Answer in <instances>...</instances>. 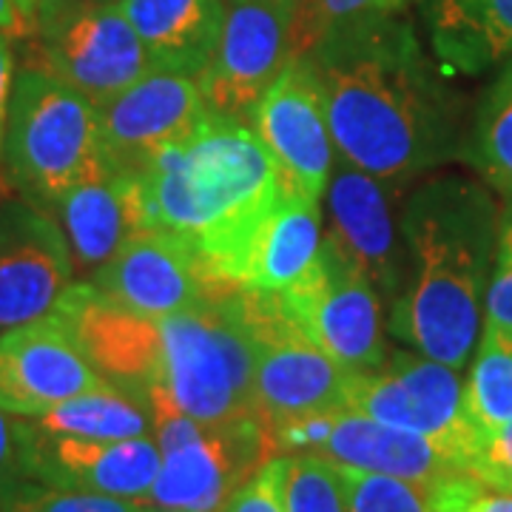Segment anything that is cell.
<instances>
[{
	"label": "cell",
	"mask_w": 512,
	"mask_h": 512,
	"mask_svg": "<svg viewBox=\"0 0 512 512\" xmlns=\"http://www.w3.org/2000/svg\"><path fill=\"white\" fill-rule=\"evenodd\" d=\"M271 441L276 456L308 453V456L328 458L336 467L404 478L427 490L444 478L461 473L456 461L439 444L362 416L348 407L276 430Z\"/></svg>",
	"instance_id": "30bf717a"
},
{
	"label": "cell",
	"mask_w": 512,
	"mask_h": 512,
	"mask_svg": "<svg viewBox=\"0 0 512 512\" xmlns=\"http://www.w3.org/2000/svg\"><path fill=\"white\" fill-rule=\"evenodd\" d=\"M74 285L69 242L57 220L29 200L0 205V333L55 311Z\"/></svg>",
	"instance_id": "9a60e30c"
},
{
	"label": "cell",
	"mask_w": 512,
	"mask_h": 512,
	"mask_svg": "<svg viewBox=\"0 0 512 512\" xmlns=\"http://www.w3.org/2000/svg\"><path fill=\"white\" fill-rule=\"evenodd\" d=\"M430 512H512V493L458 473L430 487Z\"/></svg>",
	"instance_id": "d6a6232c"
},
{
	"label": "cell",
	"mask_w": 512,
	"mask_h": 512,
	"mask_svg": "<svg viewBox=\"0 0 512 512\" xmlns=\"http://www.w3.org/2000/svg\"><path fill=\"white\" fill-rule=\"evenodd\" d=\"M330 228L325 237L367 276L393 308L407 282V245L393 220L382 180L345 163L328 185Z\"/></svg>",
	"instance_id": "ffe728a7"
},
{
	"label": "cell",
	"mask_w": 512,
	"mask_h": 512,
	"mask_svg": "<svg viewBox=\"0 0 512 512\" xmlns=\"http://www.w3.org/2000/svg\"><path fill=\"white\" fill-rule=\"evenodd\" d=\"M9 188H12V183H9L6 171H0V205L9 200Z\"/></svg>",
	"instance_id": "ab89813d"
},
{
	"label": "cell",
	"mask_w": 512,
	"mask_h": 512,
	"mask_svg": "<svg viewBox=\"0 0 512 512\" xmlns=\"http://www.w3.org/2000/svg\"><path fill=\"white\" fill-rule=\"evenodd\" d=\"M157 69L197 77L220 40L222 0H117Z\"/></svg>",
	"instance_id": "603a6c76"
},
{
	"label": "cell",
	"mask_w": 512,
	"mask_h": 512,
	"mask_svg": "<svg viewBox=\"0 0 512 512\" xmlns=\"http://www.w3.org/2000/svg\"><path fill=\"white\" fill-rule=\"evenodd\" d=\"M285 512H348L339 467L328 458L296 453L285 461Z\"/></svg>",
	"instance_id": "f1b7e54d"
},
{
	"label": "cell",
	"mask_w": 512,
	"mask_h": 512,
	"mask_svg": "<svg viewBox=\"0 0 512 512\" xmlns=\"http://www.w3.org/2000/svg\"><path fill=\"white\" fill-rule=\"evenodd\" d=\"M72 333L94 370L111 384H120L146 399L163 379V328L111 302L92 282H74L52 311Z\"/></svg>",
	"instance_id": "e0dca14e"
},
{
	"label": "cell",
	"mask_w": 512,
	"mask_h": 512,
	"mask_svg": "<svg viewBox=\"0 0 512 512\" xmlns=\"http://www.w3.org/2000/svg\"><path fill=\"white\" fill-rule=\"evenodd\" d=\"M299 0H228L220 40L200 74L208 109L251 123L259 97L293 57Z\"/></svg>",
	"instance_id": "ba28073f"
},
{
	"label": "cell",
	"mask_w": 512,
	"mask_h": 512,
	"mask_svg": "<svg viewBox=\"0 0 512 512\" xmlns=\"http://www.w3.org/2000/svg\"><path fill=\"white\" fill-rule=\"evenodd\" d=\"M29 476L37 484L151 504L163 453L154 436L77 439L46 433L29 419Z\"/></svg>",
	"instance_id": "d6986e66"
},
{
	"label": "cell",
	"mask_w": 512,
	"mask_h": 512,
	"mask_svg": "<svg viewBox=\"0 0 512 512\" xmlns=\"http://www.w3.org/2000/svg\"><path fill=\"white\" fill-rule=\"evenodd\" d=\"M467 476L481 478L495 490L512 493V421L490 436L476 439L470 464H467Z\"/></svg>",
	"instance_id": "d590c367"
},
{
	"label": "cell",
	"mask_w": 512,
	"mask_h": 512,
	"mask_svg": "<svg viewBox=\"0 0 512 512\" xmlns=\"http://www.w3.org/2000/svg\"><path fill=\"white\" fill-rule=\"evenodd\" d=\"M239 311L256 342L254 410L268 436L348 407L353 373L313 342L279 293L239 288Z\"/></svg>",
	"instance_id": "8992f818"
},
{
	"label": "cell",
	"mask_w": 512,
	"mask_h": 512,
	"mask_svg": "<svg viewBox=\"0 0 512 512\" xmlns=\"http://www.w3.org/2000/svg\"><path fill=\"white\" fill-rule=\"evenodd\" d=\"M35 32L40 35L37 69L55 74L94 106L109 103L157 69L117 0L49 20Z\"/></svg>",
	"instance_id": "7c38bea8"
},
{
	"label": "cell",
	"mask_w": 512,
	"mask_h": 512,
	"mask_svg": "<svg viewBox=\"0 0 512 512\" xmlns=\"http://www.w3.org/2000/svg\"><path fill=\"white\" fill-rule=\"evenodd\" d=\"M274 456V441L259 419L202 424L191 439L163 450L151 504L180 512H222L228 498Z\"/></svg>",
	"instance_id": "4fadbf2b"
},
{
	"label": "cell",
	"mask_w": 512,
	"mask_h": 512,
	"mask_svg": "<svg viewBox=\"0 0 512 512\" xmlns=\"http://www.w3.org/2000/svg\"><path fill=\"white\" fill-rule=\"evenodd\" d=\"M484 328L495 330L512 342V200L501 211L493 276L484 299Z\"/></svg>",
	"instance_id": "1f68e13d"
},
{
	"label": "cell",
	"mask_w": 512,
	"mask_h": 512,
	"mask_svg": "<svg viewBox=\"0 0 512 512\" xmlns=\"http://www.w3.org/2000/svg\"><path fill=\"white\" fill-rule=\"evenodd\" d=\"M148 512H180V510H163V507H154V504H148Z\"/></svg>",
	"instance_id": "b9f144b4"
},
{
	"label": "cell",
	"mask_w": 512,
	"mask_h": 512,
	"mask_svg": "<svg viewBox=\"0 0 512 512\" xmlns=\"http://www.w3.org/2000/svg\"><path fill=\"white\" fill-rule=\"evenodd\" d=\"M20 6H23V12L32 18V23H35V15H37V0H20Z\"/></svg>",
	"instance_id": "60d3db41"
},
{
	"label": "cell",
	"mask_w": 512,
	"mask_h": 512,
	"mask_svg": "<svg viewBox=\"0 0 512 512\" xmlns=\"http://www.w3.org/2000/svg\"><path fill=\"white\" fill-rule=\"evenodd\" d=\"M348 512H430V490L404 481L339 467Z\"/></svg>",
	"instance_id": "f546056e"
},
{
	"label": "cell",
	"mask_w": 512,
	"mask_h": 512,
	"mask_svg": "<svg viewBox=\"0 0 512 512\" xmlns=\"http://www.w3.org/2000/svg\"><path fill=\"white\" fill-rule=\"evenodd\" d=\"M470 157L493 188L512 200V63L478 109Z\"/></svg>",
	"instance_id": "4316f807"
},
{
	"label": "cell",
	"mask_w": 512,
	"mask_h": 512,
	"mask_svg": "<svg viewBox=\"0 0 512 512\" xmlns=\"http://www.w3.org/2000/svg\"><path fill=\"white\" fill-rule=\"evenodd\" d=\"M6 512H148V504L111 498V495L80 493V490H60V487L29 481L12 495Z\"/></svg>",
	"instance_id": "4dcf8cb0"
},
{
	"label": "cell",
	"mask_w": 512,
	"mask_h": 512,
	"mask_svg": "<svg viewBox=\"0 0 512 512\" xmlns=\"http://www.w3.org/2000/svg\"><path fill=\"white\" fill-rule=\"evenodd\" d=\"M427 20L447 72L478 74L512 55V0H430Z\"/></svg>",
	"instance_id": "cb8c5ba5"
},
{
	"label": "cell",
	"mask_w": 512,
	"mask_h": 512,
	"mask_svg": "<svg viewBox=\"0 0 512 512\" xmlns=\"http://www.w3.org/2000/svg\"><path fill=\"white\" fill-rule=\"evenodd\" d=\"M251 128L268 148L285 194L319 205L333 177L325 94L308 57L296 55L259 97Z\"/></svg>",
	"instance_id": "9c48e42d"
},
{
	"label": "cell",
	"mask_w": 512,
	"mask_h": 512,
	"mask_svg": "<svg viewBox=\"0 0 512 512\" xmlns=\"http://www.w3.org/2000/svg\"><path fill=\"white\" fill-rule=\"evenodd\" d=\"M348 410L430 439L467 473L476 433L464 419V382L456 367L399 350L353 373Z\"/></svg>",
	"instance_id": "52a82bcc"
},
{
	"label": "cell",
	"mask_w": 512,
	"mask_h": 512,
	"mask_svg": "<svg viewBox=\"0 0 512 512\" xmlns=\"http://www.w3.org/2000/svg\"><path fill=\"white\" fill-rule=\"evenodd\" d=\"M501 211L464 177L421 185L402 217L407 282L390 308V330L416 353L461 367L484 328Z\"/></svg>",
	"instance_id": "7a4b0ae2"
},
{
	"label": "cell",
	"mask_w": 512,
	"mask_h": 512,
	"mask_svg": "<svg viewBox=\"0 0 512 512\" xmlns=\"http://www.w3.org/2000/svg\"><path fill=\"white\" fill-rule=\"evenodd\" d=\"M100 3H111V0H37L35 29L49 23V20L72 15V12H80V9H92V6H100Z\"/></svg>",
	"instance_id": "f35d334b"
},
{
	"label": "cell",
	"mask_w": 512,
	"mask_h": 512,
	"mask_svg": "<svg viewBox=\"0 0 512 512\" xmlns=\"http://www.w3.org/2000/svg\"><path fill=\"white\" fill-rule=\"evenodd\" d=\"M137 183L148 228L183 239L228 288L239 254L282 197L279 171L254 128L214 111L191 137L160 151Z\"/></svg>",
	"instance_id": "3957f363"
},
{
	"label": "cell",
	"mask_w": 512,
	"mask_h": 512,
	"mask_svg": "<svg viewBox=\"0 0 512 512\" xmlns=\"http://www.w3.org/2000/svg\"><path fill=\"white\" fill-rule=\"evenodd\" d=\"M9 510V501H6V498H0V512H6Z\"/></svg>",
	"instance_id": "7bdbcfd3"
},
{
	"label": "cell",
	"mask_w": 512,
	"mask_h": 512,
	"mask_svg": "<svg viewBox=\"0 0 512 512\" xmlns=\"http://www.w3.org/2000/svg\"><path fill=\"white\" fill-rule=\"evenodd\" d=\"M100 146L114 171L137 177L160 151L191 137L208 120L200 80L154 69L97 106Z\"/></svg>",
	"instance_id": "5bb4252c"
},
{
	"label": "cell",
	"mask_w": 512,
	"mask_h": 512,
	"mask_svg": "<svg viewBox=\"0 0 512 512\" xmlns=\"http://www.w3.org/2000/svg\"><path fill=\"white\" fill-rule=\"evenodd\" d=\"M72 251L74 271L94 274L128 239L146 231V208L137 177L106 165L69 188L49 208Z\"/></svg>",
	"instance_id": "44dd1931"
},
{
	"label": "cell",
	"mask_w": 512,
	"mask_h": 512,
	"mask_svg": "<svg viewBox=\"0 0 512 512\" xmlns=\"http://www.w3.org/2000/svg\"><path fill=\"white\" fill-rule=\"evenodd\" d=\"M279 296L313 342L350 373L370 370L384 359L382 299L328 237L311 276Z\"/></svg>",
	"instance_id": "8fae6325"
},
{
	"label": "cell",
	"mask_w": 512,
	"mask_h": 512,
	"mask_svg": "<svg viewBox=\"0 0 512 512\" xmlns=\"http://www.w3.org/2000/svg\"><path fill=\"white\" fill-rule=\"evenodd\" d=\"M404 0H299L293 55H305L322 37L393 18Z\"/></svg>",
	"instance_id": "83f0119b"
},
{
	"label": "cell",
	"mask_w": 512,
	"mask_h": 512,
	"mask_svg": "<svg viewBox=\"0 0 512 512\" xmlns=\"http://www.w3.org/2000/svg\"><path fill=\"white\" fill-rule=\"evenodd\" d=\"M12 37L0 35V160H3V137H6V114H9V97L15 83V57H12Z\"/></svg>",
	"instance_id": "8d00e7d4"
},
{
	"label": "cell",
	"mask_w": 512,
	"mask_h": 512,
	"mask_svg": "<svg viewBox=\"0 0 512 512\" xmlns=\"http://www.w3.org/2000/svg\"><path fill=\"white\" fill-rule=\"evenodd\" d=\"M302 57L319 77L333 146L348 165L376 180H404L450 154L447 100L402 23L353 26Z\"/></svg>",
	"instance_id": "6da1fadb"
},
{
	"label": "cell",
	"mask_w": 512,
	"mask_h": 512,
	"mask_svg": "<svg viewBox=\"0 0 512 512\" xmlns=\"http://www.w3.org/2000/svg\"><path fill=\"white\" fill-rule=\"evenodd\" d=\"M32 424L57 436L100 441L140 439V436H151L154 427L146 399L111 382L57 404L46 416L32 419Z\"/></svg>",
	"instance_id": "d4e9b609"
},
{
	"label": "cell",
	"mask_w": 512,
	"mask_h": 512,
	"mask_svg": "<svg viewBox=\"0 0 512 512\" xmlns=\"http://www.w3.org/2000/svg\"><path fill=\"white\" fill-rule=\"evenodd\" d=\"M3 165L23 200L49 211L69 188L109 165L97 106L55 74L18 72L6 114Z\"/></svg>",
	"instance_id": "5b68a950"
},
{
	"label": "cell",
	"mask_w": 512,
	"mask_h": 512,
	"mask_svg": "<svg viewBox=\"0 0 512 512\" xmlns=\"http://www.w3.org/2000/svg\"><path fill=\"white\" fill-rule=\"evenodd\" d=\"M89 282L111 302L148 319L183 313L211 293L228 288L208 276L191 245L160 228L134 234L100 271L89 276Z\"/></svg>",
	"instance_id": "2e32d148"
},
{
	"label": "cell",
	"mask_w": 512,
	"mask_h": 512,
	"mask_svg": "<svg viewBox=\"0 0 512 512\" xmlns=\"http://www.w3.org/2000/svg\"><path fill=\"white\" fill-rule=\"evenodd\" d=\"M106 384L55 313L0 333V407L40 419L57 404Z\"/></svg>",
	"instance_id": "ac0fdd59"
},
{
	"label": "cell",
	"mask_w": 512,
	"mask_h": 512,
	"mask_svg": "<svg viewBox=\"0 0 512 512\" xmlns=\"http://www.w3.org/2000/svg\"><path fill=\"white\" fill-rule=\"evenodd\" d=\"M285 461L288 456L268 458L254 476L228 498L222 512H285V501H282Z\"/></svg>",
	"instance_id": "e575fe53"
},
{
	"label": "cell",
	"mask_w": 512,
	"mask_h": 512,
	"mask_svg": "<svg viewBox=\"0 0 512 512\" xmlns=\"http://www.w3.org/2000/svg\"><path fill=\"white\" fill-rule=\"evenodd\" d=\"M32 32H35V23L23 12L20 0H0V35L26 37Z\"/></svg>",
	"instance_id": "74e56055"
},
{
	"label": "cell",
	"mask_w": 512,
	"mask_h": 512,
	"mask_svg": "<svg viewBox=\"0 0 512 512\" xmlns=\"http://www.w3.org/2000/svg\"><path fill=\"white\" fill-rule=\"evenodd\" d=\"M163 379L157 390L202 424L256 419V342L239 311V288L160 319ZM154 390V387H151Z\"/></svg>",
	"instance_id": "277c9868"
},
{
	"label": "cell",
	"mask_w": 512,
	"mask_h": 512,
	"mask_svg": "<svg viewBox=\"0 0 512 512\" xmlns=\"http://www.w3.org/2000/svg\"><path fill=\"white\" fill-rule=\"evenodd\" d=\"M322 239L319 205L282 191V197L239 254L228 282L245 291H293L316 268Z\"/></svg>",
	"instance_id": "7402d4cb"
},
{
	"label": "cell",
	"mask_w": 512,
	"mask_h": 512,
	"mask_svg": "<svg viewBox=\"0 0 512 512\" xmlns=\"http://www.w3.org/2000/svg\"><path fill=\"white\" fill-rule=\"evenodd\" d=\"M464 419L476 439L512 421V342L484 328L470 379L464 382Z\"/></svg>",
	"instance_id": "484cf974"
},
{
	"label": "cell",
	"mask_w": 512,
	"mask_h": 512,
	"mask_svg": "<svg viewBox=\"0 0 512 512\" xmlns=\"http://www.w3.org/2000/svg\"><path fill=\"white\" fill-rule=\"evenodd\" d=\"M29 419L0 407V498L12 501L23 484H29Z\"/></svg>",
	"instance_id": "836d02e7"
}]
</instances>
